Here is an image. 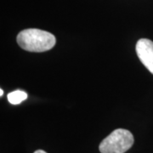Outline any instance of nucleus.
Instances as JSON below:
<instances>
[{
	"label": "nucleus",
	"instance_id": "obj_2",
	"mask_svg": "<svg viewBox=\"0 0 153 153\" xmlns=\"http://www.w3.org/2000/svg\"><path fill=\"white\" fill-rule=\"evenodd\" d=\"M134 141L131 132L117 128L101 141L99 149L101 153H124L132 147Z\"/></svg>",
	"mask_w": 153,
	"mask_h": 153
},
{
	"label": "nucleus",
	"instance_id": "obj_4",
	"mask_svg": "<svg viewBox=\"0 0 153 153\" xmlns=\"http://www.w3.org/2000/svg\"><path fill=\"white\" fill-rule=\"evenodd\" d=\"M27 98V94L22 90H16L8 94V100L12 105H19Z\"/></svg>",
	"mask_w": 153,
	"mask_h": 153
},
{
	"label": "nucleus",
	"instance_id": "obj_1",
	"mask_svg": "<svg viewBox=\"0 0 153 153\" xmlns=\"http://www.w3.org/2000/svg\"><path fill=\"white\" fill-rule=\"evenodd\" d=\"M16 41L22 49L30 52H44L51 49L56 43L52 33L40 29H26L17 35Z\"/></svg>",
	"mask_w": 153,
	"mask_h": 153
},
{
	"label": "nucleus",
	"instance_id": "obj_6",
	"mask_svg": "<svg viewBox=\"0 0 153 153\" xmlns=\"http://www.w3.org/2000/svg\"><path fill=\"white\" fill-rule=\"evenodd\" d=\"M3 94H4V90L1 88V89H0V95H1V96H3Z\"/></svg>",
	"mask_w": 153,
	"mask_h": 153
},
{
	"label": "nucleus",
	"instance_id": "obj_3",
	"mask_svg": "<svg viewBox=\"0 0 153 153\" xmlns=\"http://www.w3.org/2000/svg\"><path fill=\"white\" fill-rule=\"evenodd\" d=\"M136 53L140 60L153 74V42L147 38H141L136 44Z\"/></svg>",
	"mask_w": 153,
	"mask_h": 153
},
{
	"label": "nucleus",
	"instance_id": "obj_5",
	"mask_svg": "<svg viewBox=\"0 0 153 153\" xmlns=\"http://www.w3.org/2000/svg\"><path fill=\"white\" fill-rule=\"evenodd\" d=\"M34 153H47L46 152H44L43 150H38V151H36Z\"/></svg>",
	"mask_w": 153,
	"mask_h": 153
}]
</instances>
